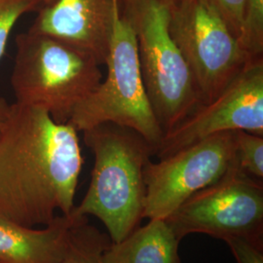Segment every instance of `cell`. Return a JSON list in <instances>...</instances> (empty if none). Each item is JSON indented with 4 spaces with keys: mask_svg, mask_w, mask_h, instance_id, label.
Listing matches in <instances>:
<instances>
[{
    "mask_svg": "<svg viewBox=\"0 0 263 263\" xmlns=\"http://www.w3.org/2000/svg\"><path fill=\"white\" fill-rule=\"evenodd\" d=\"M83 166L78 132L14 103L0 134V217L38 228L72 213Z\"/></svg>",
    "mask_w": 263,
    "mask_h": 263,
    "instance_id": "1",
    "label": "cell"
},
{
    "mask_svg": "<svg viewBox=\"0 0 263 263\" xmlns=\"http://www.w3.org/2000/svg\"><path fill=\"white\" fill-rule=\"evenodd\" d=\"M83 133L94 155L89 188L72 213L96 216L117 243L141 226L144 213L143 171L154 149L131 129L104 123Z\"/></svg>",
    "mask_w": 263,
    "mask_h": 263,
    "instance_id": "2",
    "label": "cell"
},
{
    "mask_svg": "<svg viewBox=\"0 0 263 263\" xmlns=\"http://www.w3.org/2000/svg\"><path fill=\"white\" fill-rule=\"evenodd\" d=\"M11 86L17 104L69 122L76 107L103 80L101 64L83 48L29 28L16 37Z\"/></svg>",
    "mask_w": 263,
    "mask_h": 263,
    "instance_id": "3",
    "label": "cell"
},
{
    "mask_svg": "<svg viewBox=\"0 0 263 263\" xmlns=\"http://www.w3.org/2000/svg\"><path fill=\"white\" fill-rule=\"evenodd\" d=\"M135 33L141 73L152 107L170 131L202 105V99L170 31L174 0H119Z\"/></svg>",
    "mask_w": 263,
    "mask_h": 263,
    "instance_id": "4",
    "label": "cell"
},
{
    "mask_svg": "<svg viewBox=\"0 0 263 263\" xmlns=\"http://www.w3.org/2000/svg\"><path fill=\"white\" fill-rule=\"evenodd\" d=\"M104 65L106 76L76 107L68 124L76 131L83 132L104 123H112L141 135L155 152L164 131L143 81L135 33L120 10L114 18Z\"/></svg>",
    "mask_w": 263,
    "mask_h": 263,
    "instance_id": "5",
    "label": "cell"
},
{
    "mask_svg": "<svg viewBox=\"0 0 263 263\" xmlns=\"http://www.w3.org/2000/svg\"><path fill=\"white\" fill-rule=\"evenodd\" d=\"M170 31L194 80L202 104L220 94L251 60L212 0H179Z\"/></svg>",
    "mask_w": 263,
    "mask_h": 263,
    "instance_id": "6",
    "label": "cell"
},
{
    "mask_svg": "<svg viewBox=\"0 0 263 263\" xmlns=\"http://www.w3.org/2000/svg\"><path fill=\"white\" fill-rule=\"evenodd\" d=\"M165 219L180 241L198 233L222 241L243 237L263 244L262 180L234 166Z\"/></svg>",
    "mask_w": 263,
    "mask_h": 263,
    "instance_id": "7",
    "label": "cell"
},
{
    "mask_svg": "<svg viewBox=\"0 0 263 263\" xmlns=\"http://www.w3.org/2000/svg\"><path fill=\"white\" fill-rule=\"evenodd\" d=\"M236 131L223 132L190 144L144 167L143 218H166L196 192L237 165Z\"/></svg>",
    "mask_w": 263,
    "mask_h": 263,
    "instance_id": "8",
    "label": "cell"
},
{
    "mask_svg": "<svg viewBox=\"0 0 263 263\" xmlns=\"http://www.w3.org/2000/svg\"><path fill=\"white\" fill-rule=\"evenodd\" d=\"M239 130L263 136V59L249 62L216 98L165 133L154 156L161 159L213 135Z\"/></svg>",
    "mask_w": 263,
    "mask_h": 263,
    "instance_id": "9",
    "label": "cell"
},
{
    "mask_svg": "<svg viewBox=\"0 0 263 263\" xmlns=\"http://www.w3.org/2000/svg\"><path fill=\"white\" fill-rule=\"evenodd\" d=\"M119 10V0H58L38 11L30 28L83 48L103 66Z\"/></svg>",
    "mask_w": 263,
    "mask_h": 263,
    "instance_id": "10",
    "label": "cell"
},
{
    "mask_svg": "<svg viewBox=\"0 0 263 263\" xmlns=\"http://www.w3.org/2000/svg\"><path fill=\"white\" fill-rule=\"evenodd\" d=\"M77 216L59 215L47 226L31 228L0 217V263H60Z\"/></svg>",
    "mask_w": 263,
    "mask_h": 263,
    "instance_id": "11",
    "label": "cell"
},
{
    "mask_svg": "<svg viewBox=\"0 0 263 263\" xmlns=\"http://www.w3.org/2000/svg\"><path fill=\"white\" fill-rule=\"evenodd\" d=\"M180 240L165 218H151L104 251L105 263H181Z\"/></svg>",
    "mask_w": 263,
    "mask_h": 263,
    "instance_id": "12",
    "label": "cell"
},
{
    "mask_svg": "<svg viewBox=\"0 0 263 263\" xmlns=\"http://www.w3.org/2000/svg\"><path fill=\"white\" fill-rule=\"evenodd\" d=\"M110 243L108 234L90 224L88 216H77L60 263H105L104 251Z\"/></svg>",
    "mask_w": 263,
    "mask_h": 263,
    "instance_id": "13",
    "label": "cell"
},
{
    "mask_svg": "<svg viewBox=\"0 0 263 263\" xmlns=\"http://www.w3.org/2000/svg\"><path fill=\"white\" fill-rule=\"evenodd\" d=\"M238 41L249 60L263 59V0H245Z\"/></svg>",
    "mask_w": 263,
    "mask_h": 263,
    "instance_id": "14",
    "label": "cell"
},
{
    "mask_svg": "<svg viewBox=\"0 0 263 263\" xmlns=\"http://www.w3.org/2000/svg\"><path fill=\"white\" fill-rule=\"evenodd\" d=\"M236 161L249 176L263 179V136L246 131H236Z\"/></svg>",
    "mask_w": 263,
    "mask_h": 263,
    "instance_id": "15",
    "label": "cell"
},
{
    "mask_svg": "<svg viewBox=\"0 0 263 263\" xmlns=\"http://www.w3.org/2000/svg\"><path fill=\"white\" fill-rule=\"evenodd\" d=\"M42 7L41 0H0V61L5 53L11 30L18 20Z\"/></svg>",
    "mask_w": 263,
    "mask_h": 263,
    "instance_id": "16",
    "label": "cell"
},
{
    "mask_svg": "<svg viewBox=\"0 0 263 263\" xmlns=\"http://www.w3.org/2000/svg\"><path fill=\"white\" fill-rule=\"evenodd\" d=\"M237 263H263V244L243 237H229L224 240Z\"/></svg>",
    "mask_w": 263,
    "mask_h": 263,
    "instance_id": "17",
    "label": "cell"
},
{
    "mask_svg": "<svg viewBox=\"0 0 263 263\" xmlns=\"http://www.w3.org/2000/svg\"><path fill=\"white\" fill-rule=\"evenodd\" d=\"M237 39L240 33L245 0H212Z\"/></svg>",
    "mask_w": 263,
    "mask_h": 263,
    "instance_id": "18",
    "label": "cell"
},
{
    "mask_svg": "<svg viewBox=\"0 0 263 263\" xmlns=\"http://www.w3.org/2000/svg\"><path fill=\"white\" fill-rule=\"evenodd\" d=\"M10 105L3 98H0V134L9 114Z\"/></svg>",
    "mask_w": 263,
    "mask_h": 263,
    "instance_id": "19",
    "label": "cell"
},
{
    "mask_svg": "<svg viewBox=\"0 0 263 263\" xmlns=\"http://www.w3.org/2000/svg\"><path fill=\"white\" fill-rule=\"evenodd\" d=\"M43 3V6H52L56 3L58 0H41Z\"/></svg>",
    "mask_w": 263,
    "mask_h": 263,
    "instance_id": "20",
    "label": "cell"
},
{
    "mask_svg": "<svg viewBox=\"0 0 263 263\" xmlns=\"http://www.w3.org/2000/svg\"><path fill=\"white\" fill-rule=\"evenodd\" d=\"M179 0H174V2H175V3H177V2H179Z\"/></svg>",
    "mask_w": 263,
    "mask_h": 263,
    "instance_id": "21",
    "label": "cell"
}]
</instances>
